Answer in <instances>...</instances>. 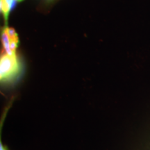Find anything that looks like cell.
<instances>
[{
	"instance_id": "obj_1",
	"label": "cell",
	"mask_w": 150,
	"mask_h": 150,
	"mask_svg": "<svg viewBox=\"0 0 150 150\" xmlns=\"http://www.w3.org/2000/svg\"><path fill=\"white\" fill-rule=\"evenodd\" d=\"M20 72V64L16 54L8 55L1 54L0 59V79L1 82H8L18 77Z\"/></svg>"
},
{
	"instance_id": "obj_2",
	"label": "cell",
	"mask_w": 150,
	"mask_h": 150,
	"mask_svg": "<svg viewBox=\"0 0 150 150\" xmlns=\"http://www.w3.org/2000/svg\"><path fill=\"white\" fill-rule=\"evenodd\" d=\"M7 29H8V27H6L4 28L2 31H1V42H2V45H3V54H8V55H13V54H16L13 53L11 50V47H10L11 40L10 38H9V36L8 35Z\"/></svg>"
},
{
	"instance_id": "obj_3",
	"label": "cell",
	"mask_w": 150,
	"mask_h": 150,
	"mask_svg": "<svg viewBox=\"0 0 150 150\" xmlns=\"http://www.w3.org/2000/svg\"><path fill=\"white\" fill-rule=\"evenodd\" d=\"M7 31H8V35L11 41H15V42L19 43V38L18 34H17L16 30H15L13 28L8 27Z\"/></svg>"
},
{
	"instance_id": "obj_4",
	"label": "cell",
	"mask_w": 150,
	"mask_h": 150,
	"mask_svg": "<svg viewBox=\"0 0 150 150\" xmlns=\"http://www.w3.org/2000/svg\"><path fill=\"white\" fill-rule=\"evenodd\" d=\"M18 44H19L18 42H15V41H11L10 47H11V51H12L13 53L16 54V50H17V47H18Z\"/></svg>"
},
{
	"instance_id": "obj_5",
	"label": "cell",
	"mask_w": 150,
	"mask_h": 150,
	"mask_svg": "<svg viewBox=\"0 0 150 150\" xmlns=\"http://www.w3.org/2000/svg\"><path fill=\"white\" fill-rule=\"evenodd\" d=\"M0 150H8V149L7 147L2 145V142H0Z\"/></svg>"
},
{
	"instance_id": "obj_6",
	"label": "cell",
	"mask_w": 150,
	"mask_h": 150,
	"mask_svg": "<svg viewBox=\"0 0 150 150\" xmlns=\"http://www.w3.org/2000/svg\"><path fill=\"white\" fill-rule=\"evenodd\" d=\"M16 1H23V0H16Z\"/></svg>"
}]
</instances>
